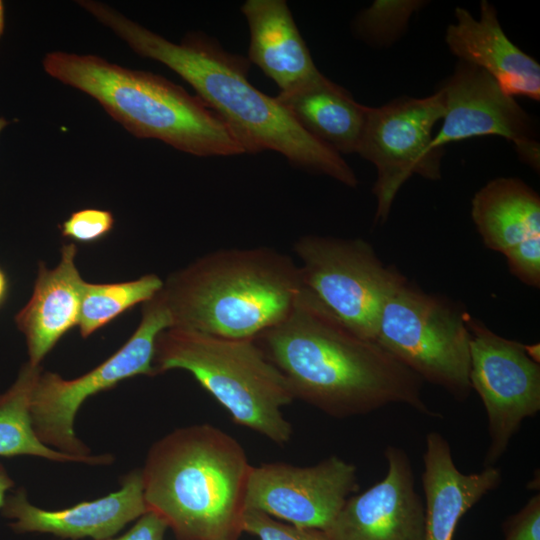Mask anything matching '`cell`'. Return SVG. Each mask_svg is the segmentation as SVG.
<instances>
[{"label": "cell", "mask_w": 540, "mask_h": 540, "mask_svg": "<svg viewBox=\"0 0 540 540\" xmlns=\"http://www.w3.org/2000/svg\"><path fill=\"white\" fill-rule=\"evenodd\" d=\"M43 67L51 77L97 100L136 137L157 139L200 157L244 154L213 110L160 75L63 51L46 54Z\"/></svg>", "instance_id": "5b68a950"}, {"label": "cell", "mask_w": 540, "mask_h": 540, "mask_svg": "<svg viewBox=\"0 0 540 540\" xmlns=\"http://www.w3.org/2000/svg\"><path fill=\"white\" fill-rule=\"evenodd\" d=\"M41 366L25 363L12 386L0 394V456H35L60 463L108 465L111 454L83 458L52 449L36 436L30 418V399Z\"/></svg>", "instance_id": "7402d4cb"}, {"label": "cell", "mask_w": 540, "mask_h": 540, "mask_svg": "<svg viewBox=\"0 0 540 540\" xmlns=\"http://www.w3.org/2000/svg\"><path fill=\"white\" fill-rule=\"evenodd\" d=\"M78 247L63 244L58 264L50 269L39 262L32 295L15 315L27 345L28 363L40 366L57 342L78 325L85 280L76 266Z\"/></svg>", "instance_id": "e0dca14e"}, {"label": "cell", "mask_w": 540, "mask_h": 540, "mask_svg": "<svg viewBox=\"0 0 540 540\" xmlns=\"http://www.w3.org/2000/svg\"><path fill=\"white\" fill-rule=\"evenodd\" d=\"M163 287L156 274L117 283H89L82 289L78 327L87 338L125 311L152 299Z\"/></svg>", "instance_id": "603a6c76"}, {"label": "cell", "mask_w": 540, "mask_h": 540, "mask_svg": "<svg viewBox=\"0 0 540 540\" xmlns=\"http://www.w3.org/2000/svg\"><path fill=\"white\" fill-rule=\"evenodd\" d=\"M358 490L354 464L336 455L307 467L274 462L251 466L245 510L293 526L326 531Z\"/></svg>", "instance_id": "7c38bea8"}, {"label": "cell", "mask_w": 540, "mask_h": 540, "mask_svg": "<svg viewBox=\"0 0 540 540\" xmlns=\"http://www.w3.org/2000/svg\"><path fill=\"white\" fill-rule=\"evenodd\" d=\"M439 89L444 115L442 127L431 141L432 150L472 137L496 135L513 142L519 158L539 171L540 146L531 117L487 72L458 60Z\"/></svg>", "instance_id": "4fadbf2b"}, {"label": "cell", "mask_w": 540, "mask_h": 540, "mask_svg": "<svg viewBox=\"0 0 540 540\" xmlns=\"http://www.w3.org/2000/svg\"><path fill=\"white\" fill-rule=\"evenodd\" d=\"M7 124H8L7 121H6L4 118L0 117V132L3 130V128H4Z\"/></svg>", "instance_id": "d6a6232c"}, {"label": "cell", "mask_w": 540, "mask_h": 540, "mask_svg": "<svg viewBox=\"0 0 540 540\" xmlns=\"http://www.w3.org/2000/svg\"><path fill=\"white\" fill-rule=\"evenodd\" d=\"M443 115L441 89L424 98L404 96L369 107L357 154L376 168V223L386 222L397 193L412 175L441 179L442 150H432L431 141Z\"/></svg>", "instance_id": "30bf717a"}, {"label": "cell", "mask_w": 540, "mask_h": 540, "mask_svg": "<svg viewBox=\"0 0 540 540\" xmlns=\"http://www.w3.org/2000/svg\"><path fill=\"white\" fill-rule=\"evenodd\" d=\"M137 54L176 72L226 124L244 153L271 150L307 172L355 188L358 179L343 157L308 134L276 99L248 79L247 58L227 51L214 37L188 33L174 43L94 0L77 2Z\"/></svg>", "instance_id": "6da1fadb"}, {"label": "cell", "mask_w": 540, "mask_h": 540, "mask_svg": "<svg viewBox=\"0 0 540 540\" xmlns=\"http://www.w3.org/2000/svg\"><path fill=\"white\" fill-rule=\"evenodd\" d=\"M120 488L104 497L84 501L60 510L34 506L24 489L6 497L2 514L14 520L10 527L17 532L50 533L61 538L90 537L103 540L114 536L126 524L148 511L141 469L127 473Z\"/></svg>", "instance_id": "9a60e30c"}, {"label": "cell", "mask_w": 540, "mask_h": 540, "mask_svg": "<svg viewBox=\"0 0 540 540\" xmlns=\"http://www.w3.org/2000/svg\"><path fill=\"white\" fill-rule=\"evenodd\" d=\"M250 31L248 60L271 78L280 91L318 79L316 67L284 0H247L241 6Z\"/></svg>", "instance_id": "d6986e66"}, {"label": "cell", "mask_w": 540, "mask_h": 540, "mask_svg": "<svg viewBox=\"0 0 540 540\" xmlns=\"http://www.w3.org/2000/svg\"><path fill=\"white\" fill-rule=\"evenodd\" d=\"M4 30V5L3 2L0 0V37Z\"/></svg>", "instance_id": "1f68e13d"}, {"label": "cell", "mask_w": 540, "mask_h": 540, "mask_svg": "<svg viewBox=\"0 0 540 540\" xmlns=\"http://www.w3.org/2000/svg\"><path fill=\"white\" fill-rule=\"evenodd\" d=\"M293 249L303 285L353 333L375 341L382 310L406 277L360 238L305 235Z\"/></svg>", "instance_id": "9c48e42d"}, {"label": "cell", "mask_w": 540, "mask_h": 540, "mask_svg": "<svg viewBox=\"0 0 540 540\" xmlns=\"http://www.w3.org/2000/svg\"><path fill=\"white\" fill-rule=\"evenodd\" d=\"M386 475L351 495L326 530L330 540H425V505L408 454L389 445Z\"/></svg>", "instance_id": "5bb4252c"}, {"label": "cell", "mask_w": 540, "mask_h": 540, "mask_svg": "<svg viewBox=\"0 0 540 540\" xmlns=\"http://www.w3.org/2000/svg\"><path fill=\"white\" fill-rule=\"evenodd\" d=\"M276 99L315 139L341 156L357 153L369 107L358 103L344 87L322 75L280 91Z\"/></svg>", "instance_id": "ffe728a7"}, {"label": "cell", "mask_w": 540, "mask_h": 540, "mask_svg": "<svg viewBox=\"0 0 540 540\" xmlns=\"http://www.w3.org/2000/svg\"><path fill=\"white\" fill-rule=\"evenodd\" d=\"M503 255L515 277L528 286H540V235L524 240Z\"/></svg>", "instance_id": "4316f807"}, {"label": "cell", "mask_w": 540, "mask_h": 540, "mask_svg": "<svg viewBox=\"0 0 540 540\" xmlns=\"http://www.w3.org/2000/svg\"><path fill=\"white\" fill-rule=\"evenodd\" d=\"M167 528L168 524L160 515L148 510L124 535L103 540H164Z\"/></svg>", "instance_id": "f1b7e54d"}, {"label": "cell", "mask_w": 540, "mask_h": 540, "mask_svg": "<svg viewBox=\"0 0 540 540\" xmlns=\"http://www.w3.org/2000/svg\"><path fill=\"white\" fill-rule=\"evenodd\" d=\"M422 487L425 495V540H453L460 519L501 483L496 466L465 474L454 463L447 439L426 435Z\"/></svg>", "instance_id": "ac0fdd59"}, {"label": "cell", "mask_w": 540, "mask_h": 540, "mask_svg": "<svg viewBox=\"0 0 540 540\" xmlns=\"http://www.w3.org/2000/svg\"><path fill=\"white\" fill-rule=\"evenodd\" d=\"M456 22L446 29L445 42L458 60L487 72L510 96L540 100V65L504 33L495 7L480 2V17L455 9Z\"/></svg>", "instance_id": "2e32d148"}, {"label": "cell", "mask_w": 540, "mask_h": 540, "mask_svg": "<svg viewBox=\"0 0 540 540\" xmlns=\"http://www.w3.org/2000/svg\"><path fill=\"white\" fill-rule=\"evenodd\" d=\"M427 3L423 0H375L354 18L353 34L372 47L392 46L407 31L411 17Z\"/></svg>", "instance_id": "cb8c5ba5"}, {"label": "cell", "mask_w": 540, "mask_h": 540, "mask_svg": "<svg viewBox=\"0 0 540 540\" xmlns=\"http://www.w3.org/2000/svg\"><path fill=\"white\" fill-rule=\"evenodd\" d=\"M251 466L240 443L211 424L175 429L141 469L147 508L179 540H238Z\"/></svg>", "instance_id": "3957f363"}, {"label": "cell", "mask_w": 540, "mask_h": 540, "mask_svg": "<svg viewBox=\"0 0 540 540\" xmlns=\"http://www.w3.org/2000/svg\"><path fill=\"white\" fill-rule=\"evenodd\" d=\"M471 216L484 245L502 254L540 235V197L521 179L489 181L475 193Z\"/></svg>", "instance_id": "44dd1931"}, {"label": "cell", "mask_w": 540, "mask_h": 540, "mask_svg": "<svg viewBox=\"0 0 540 540\" xmlns=\"http://www.w3.org/2000/svg\"><path fill=\"white\" fill-rule=\"evenodd\" d=\"M14 485L12 478L7 473L3 465L0 464V508H2L5 499L6 493Z\"/></svg>", "instance_id": "f546056e"}, {"label": "cell", "mask_w": 540, "mask_h": 540, "mask_svg": "<svg viewBox=\"0 0 540 540\" xmlns=\"http://www.w3.org/2000/svg\"><path fill=\"white\" fill-rule=\"evenodd\" d=\"M9 291V282L6 273L0 267V308L5 303Z\"/></svg>", "instance_id": "4dcf8cb0"}, {"label": "cell", "mask_w": 540, "mask_h": 540, "mask_svg": "<svg viewBox=\"0 0 540 540\" xmlns=\"http://www.w3.org/2000/svg\"><path fill=\"white\" fill-rule=\"evenodd\" d=\"M242 532L259 540H330L324 530L293 526L255 510L244 511Z\"/></svg>", "instance_id": "d4e9b609"}, {"label": "cell", "mask_w": 540, "mask_h": 540, "mask_svg": "<svg viewBox=\"0 0 540 540\" xmlns=\"http://www.w3.org/2000/svg\"><path fill=\"white\" fill-rule=\"evenodd\" d=\"M467 327L470 386L482 400L488 420L490 441L483 464L495 466L523 420L540 410V366L525 344L494 333L469 315Z\"/></svg>", "instance_id": "8fae6325"}, {"label": "cell", "mask_w": 540, "mask_h": 540, "mask_svg": "<svg viewBox=\"0 0 540 540\" xmlns=\"http://www.w3.org/2000/svg\"><path fill=\"white\" fill-rule=\"evenodd\" d=\"M155 375L186 370L232 420L276 444L287 443L292 426L282 407L294 396L283 374L253 340H235L169 327L155 341Z\"/></svg>", "instance_id": "8992f818"}, {"label": "cell", "mask_w": 540, "mask_h": 540, "mask_svg": "<svg viewBox=\"0 0 540 540\" xmlns=\"http://www.w3.org/2000/svg\"><path fill=\"white\" fill-rule=\"evenodd\" d=\"M303 287L290 256L255 247L207 253L171 273L160 292L171 327L254 340L287 316Z\"/></svg>", "instance_id": "277c9868"}, {"label": "cell", "mask_w": 540, "mask_h": 540, "mask_svg": "<svg viewBox=\"0 0 540 540\" xmlns=\"http://www.w3.org/2000/svg\"><path fill=\"white\" fill-rule=\"evenodd\" d=\"M253 341L294 399L327 415L346 418L401 403L440 417L424 402L417 374L376 341L353 333L305 286L287 316Z\"/></svg>", "instance_id": "7a4b0ae2"}, {"label": "cell", "mask_w": 540, "mask_h": 540, "mask_svg": "<svg viewBox=\"0 0 540 540\" xmlns=\"http://www.w3.org/2000/svg\"><path fill=\"white\" fill-rule=\"evenodd\" d=\"M172 326L159 291L143 303L141 321L114 354L89 372L74 379L41 370L30 399V418L38 439L62 453L91 457L90 448L75 433V417L90 396L109 390L119 382L137 376H155L154 346L158 334Z\"/></svg>", "instance_id": "ba28073f"}, {"label": "cell", "mask_w": 540, "mask_h": 540, "mask_svg": "<svg viewBox=\"0 0 540 540\" xmlns=\"http://www.w3.org/2000/svg\"><path fill=\"white\" fill-rule=\"evenodd\" d=\"M467 316L407 281L386 302L375 341L422 380L464 401L472 390Z\"/></svg>", "instance_id": "52a82bcc"}, {"label": "cell", "mask_w": 540, "mask_h": 540, "mask_svg": "<svg viewBox=\"0 0 540 540\" xmlns=\"http://www.w3.org/2000/svg\"><path fill=\"white\" fill-rule=\"evenodd\" d=\"M114 217L108 210L82 209L73 212L60 225L61 235L78 243H94L110 233Z\"/></svg>", "instance_id": "484cf974"}, {"label": "cell", "mask_w": 540, "mask_h": 540, "mask_svg": "<svg viewBox=\"0 0 540 540\" xmlns=\"http://www.w3.org/2000/svg\"><path fill=\"white\" fill-rule=\"evenodd\" d=\"M503 540H540V495L532 496L502 524Z\"/></svg>", "instance_id": "83f0119b"}]
</instances>
